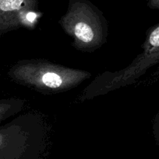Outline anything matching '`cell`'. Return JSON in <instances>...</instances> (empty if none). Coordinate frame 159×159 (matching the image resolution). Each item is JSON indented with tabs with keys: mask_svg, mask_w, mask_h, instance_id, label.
<instances>
[{
	"mask_svg": "<svg viewBox=\"0 0 159 159\" xmlns=\"http://www.w3.org/2000/svg\"><path fill=\"white\" fill-rule=\"evenodd\" d=\"M13 82L45 95L65 93L91 77L89 71L53 63L43 58L23 59L8 71Z\"/></svg>",
	"mask_w": 159,
	"mask_h": 159,
	"instance_id": "6da1fadb",
	"label": "cell"
},
{
	"mask_svg": "<svg viewBox=\"0 0 159 159\" xmlns=\"http://www.w3.org/2000/svg\"><path fill=\"white\" fill-rule=\"evenodd\" d=\"M59 24L72 39V45L77 51L93 53L107 41V20L90 0H70Z\"/></svg>",
	"mask_w": 159,
	"mask_h": 159,
	"instance_id": "7a4b0ae2",
	"label": "cell"
},
{
	"mask_svg": "<svg viewBox=\"0 0 159 159\" xmlns=\"http://www.w3.org/2000/svg\"><path fill=\"white\" fill-rule=\"evenodd\" d=\"M141 48L142 52L127 67L118 71H105L97 75L79 96L80 102L92 99L131 85L154 65H158L159 74V23L147 30Z\"/></svg>",
	"mask_w": 159,
	"mask_h": 159,
	"instance_id": "3957f363",
	"label": "cell"
},
{
	"mask_svg": "<svg viewBox=\"0 0 159 159\" xmlns=\"http://www.w3.org/2000/svg\"><path fill=\"white\" fill-rule=\"evenodd\" d=\"M39 0H0V35L35 26L41 16Z\"/></svg>",
	"mask_w": 159,
	"mask_h": 159,
	"instance_id": "277c9868",
	"label": "cell"
},
{
	"mask_svg": "<svg viewBox=\"0 0 159 159\" xmlns=\"http://www.w3.org/2000/svg\"><path fill=\"white\" fill-rule=\"evenodd\" d=\"M26 100L21 98H9L0 100V122L14 116L24 109Z\"/></svg>",
	"mask_w": 159,
	"mask_h": 159,
	"instance_id": "5b68a950",
	"label": "cell"
},
{
	"mask_svg": "<svg viewBox=\"0 0 159 159\" xmlns=\"http://www.w3.org/2000/svg\"><path fill=\"white\" fill-rule=\"evenodd\" d=\"M152 132L156 143L159 147V112L154 116L152 122Z\"/></svg>",
	"mask_w": 159,
	"mask_h": 159,
	"instance_id": "8992f818",
	"label": "cell"
},
{
	"mask_svg": "<svg viewBox=\"0 0 159 159\" xmlns=\"http://www.w3.org/2000/svg\"><path fill=\"white\" fill-rule=\"evenodd\" d=\"M147 6L151 9H159V0H147Z\"/></svg>",
	"mask_w": 159,
	"mask_h": 159,
	"instance_id": "52a82bcc",
	"label": "cell"
}]
</instances>
